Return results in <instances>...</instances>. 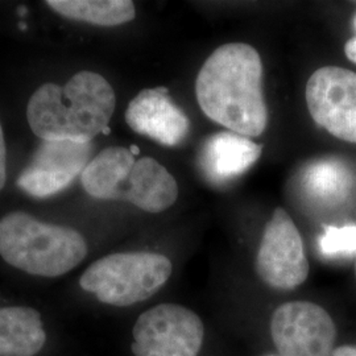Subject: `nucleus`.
<instances>
[{
	"label": "nucleus",
	"mask_w": 356,
	"mask_h": 356,
	"mask_svg": "<svg viewBox=\"0 0 356 356\" xmlns=\"http://www.w3.org/2000/svg\"><path fill=\"white\" fill-rule=\"evenodd\" d=\"M195 97L209 119L234 134L257 138L267 128L263 63L248 44L216 48L197 76Z\"/></svg>",
	"instance_id": "nucleus-1"
},
{
	"label": "nucleus",
	"mask_w": 356,
	"mask_h": 356,
	"mask_svg": "<svg viewBox=\"0 0 356 356\" xmlns=\"http://www.w3.org/2000/svg\"><path fill=\"white\" fill-rule=\"evenodd\" d=\"M116 106L113 86L104 76L82 70L64 86L48 82L38 88L26 107L32 132L42 141L86 144L108 134Z\"/></svg>",
	"instance_id": "nucleus-2"
},
{
	"label": "nucleus",
	"mask_w": 356,
	"mask_h": 356,
	"mask_svg": "<svg viewBox=\"0 0 356 356\" xmlns=\"http://www.w3.org/2000/svg\"><path fill=\"white\" fill-rule=\"evenodd\" d=\"M83 189L97 200L127 201L147 213H163L178 198L177 181L152 157L135 159L124 147L98 153L81 175Z\"/></svg>",
	"instance_id": "nucleus-3"
},
{
	"label": "nucleus",
	"mask_w": 356,
	"mask_h": 356,
	"mask_svg": "<svg viewBox=\"0 0 356 356\" xmlns=\"http://www.w3.org/2000/svg\"><path fill=\"white\" fill-rule=\"evenodd\" d=\"M88 243L74 229L44 223L22 211L0 219V256L6 263L41 277H60L78 267Z\"/></svg>",
	"instance_id": "nucleus-4"
},
{
	"label": "nucleus",
	"mask_w": 356,
	"mask_h": 356,
	"mask_svg": "<svg viewBox=\"0 0 356 356\" xmlns=\"http://www.w3.org/2000/svg\"><path fill=\"white\" fill-rule=\"evenodd\" d=\"M172 261L154 252H119L94 261L79 279L106 305L126 307L151 298L172 276Z\"/></svg>",
	"instance_id": "nucleus-5"
},
{
	"label": "nucleus",
	"mask_w": 356,
	"mask_h": 356,
	"mask_svg": "<svg viewBox=\"0 0 356 356\" xmlns=\"http://www.w3.org/2000/svg\"><path fill=\"white\" fill-rule=\"evenodd\" d=\"M132 335L135 356H198L204 323L185 306L160 304L141 314Z\"/></svg>",
	"instance_id": "nucleus-6"
},
{
	"label": "nucleus",
	"mask_w": 356,
	"mask_h": 356,
	"mask_svg": "<svg viewBox=\"0 0 356 356\" xmlns=\"http://www.w3.org/2000/svg\"><path fill=\"white\" fill-rule=\"evenodd\" d=\"M254 269L260 280L277 291H292L305 282L309 261L300 231L284 209H276L269 219Z\"/></svg>",
	"instance_id": "nucleus-7"
},
{
	"label": "nucleus",
	"mask_w": 356,
	"mask_h": 356,
	"mask_svg": "<svg viewBox=\"0 0 356 356\" xmlns=\"http://www.w3.org/2000/svg\"><path fill=\"white\" fill-rule=\"evenodd\" d=\"M270 335L279 356H332L337 327L323 307L293 301L272 314Z\"/></svg>",
	"instance_id": "nucleus-8"
},
{
	"label": "nucleus",
	"mask_w": 356,
	"mask_h": 356,
	"mask_svg": "<svg viewBox=\"0 0 356 356\" xmlns=\"http://www.w3.org/2000/svg\"><path fill=\"white\" fill-rule=\"evenodd\" d=\"M310 116L330 135L356 144V73L338 66L317 69L306 83Z\"/></svg>",
	"instance_id": "nucleus-9"
},
{
	"label": "nucleus",
	"mask_w": 356,
	"mask_h": 356,
	"mask_svg": "<svg viewBox=\"0 0 356 356\" xmlns=\"http://www.w3.org/2000/svg\"><path fill=\"white\" fill-rule=\"evenodd\" d=\"M91 144L44 141L17 178V186L36 198H48L66 189L89 164Z\"/></svg>",
	"instance_id": "nucleus-10"
},
{
	"label": "nucleus",
	"mask_w": 356,
	"mask_h": 356,
	"mask_svg": "<svg viewBox=\"0 0 356 356\" xmlns=\"http://www.w3.org/2000/svg\"><path fill=\"white\" fill-rule=\"evenodd\" d=\"M126 122L136 134L176 147L191 134V120L169 97L166 88L144 89L128 104Z\"/></svg>",
	"instance_id": "nucleus-11"
},
{
	"label": "nucleus",
	"mask_w": 356,
	"mask_h": 356,
	"mask_svg": "<svg viewBox=\"0 0 356 356\" xmlns=\"http://www.w3.org/2000/svg\"><path fill=\"white\" fill-rule=\"evenodd\" d=\"M294 188L306 207L314 211L338 210L355 195L356 172L342 159H318L300 170Z\"/></svg>",
	"instance_id": "nucleus-12"
},
{
	"label": "nucleus",
	"mask_w": 356,
	"mask_h": 356,
	"mask_svg": "<svg viewBox=\"0 0 356 356\" xmlns=\"http://www.w3.org/2000/svg\"><path fill=\"white\" fill-rule=\"evenodd\" d=\"M263 153L248 138L234 132H219L204 141L198 156L204 177L216 185L231 182L244 175Z\"/></svg>",
	"instance_id": "nucleus-13"
},
{
	"label": "nucleus",
	"mask_w": 356,
	"mask_h": 356,
	"mask_svg": "<svg viewBox=\"0 0 356 356\" xmlns=\"http://www.w3.org/2000/svg\"><path fill=\"white\" fill-rule=\"evenodd\" d=\"M47 343V331L36 309L0 307V356H36Z\"/></svg>",
	"instance_id": "nucleus-14"
},
{
	"label": "nucleus",
	"mask_w": 356,
	"mask_h": 356,
	"mask_svg": "<svg viewBox=\"0 0 356 356\" xmlns=\"http://www.w3.org/2000/svg\"><path fill=\"white\" fill-rule=\"evenodd\" d=\"M47 4L66 19L94 26H120L136 16L131 0H48Z\"/></svg>",
	"instance_id": "nucleus-15"
},
{
	"label": "nucleus",
	"mask_w": 356,
	"mask_h": 356,
	"mask_svg": "<svg viewBox=\"0 0 356 356\" xmlns=\"http://www.w3.org/2000/svg\"><path fill=\"white\" fill-rule=\"evenodd\" d=\"M318 247L319 252L330 259L356 256L355 225L326 227L319 236Z\"/></svg>",
	"instance_id": "nucleus-16"
},
{
	"label": "nucleus",
	"mask_w": 356,
	"mask_h": 356,
	"mask_svg": "<svg viewBox=\"0 0 356 356\" xmlns=\"http://www.w3.org/2000/svg\"><path fill=\"white\" fill-rule=\"evenodd\" d=\"M7 179V149L3 128L0 124V191L4 188Z\"/></svg>",
	"instance_id": "nucleus-17"
},
{
	"label": "nucleus",
	"mask_w": 356,
	"mask_h": 356,
	"mask_svg": "<svg viewBox=\"0 0 356 356\" xmlns=\"http://www.w3.org/2000/svg\"><path fill=\"white\" fill-rule=\"evenodd\" d=\"M354 26H355L356 31V15L355 17H354ZM344 53H346L347 58H348L351 63L356 64V36L355 38H350V40L346 42V45H344Z\"/></svg>",
	"instance_id": "nucleus-18"
},
{
	"label": "nucleus",
	"mask_w": 356,
	"mask_h": 356,
	"mask_svg": "<svg viewBox=\"0 0 356 356\" xmlns=\"http://www.w3.org/2000/svg\"><path fill=\"white\" fill-rule=\"evenodd\" d=\"M332 356H356V346H341L337 347Z\"/></svg>",
	"instance_id": "nucleus-19"
},
{
	"label": "nucleus",
	"mask_w": 356,
	"mask_h": 356,
	"mask_svg": "<svg viewBox=\"0 0 356 356\" xmlns=\"http://www.w3.org/2000/svg\"><path fill=\"white\" fill-rule=\"evenodd\" d=\"M355 276H356V260H355Z\"/></svg>",
	"instance_id": "nucleus-20"
},
{
	"label": "nucleus",
	"mask_w": 356,
	"mask_h": 356,
	"mask_svg": "<svg viewBox=\"0 0 356 356\" xmlns=\"http://www.w3.org/2000/svg\"><path fill=\"white\" fill-rule=\"evenodd\" d=\"M266 356H277V355H266Z\"/></svg>",
	"instance_id": "nucleus-21"
}]
</instances>
